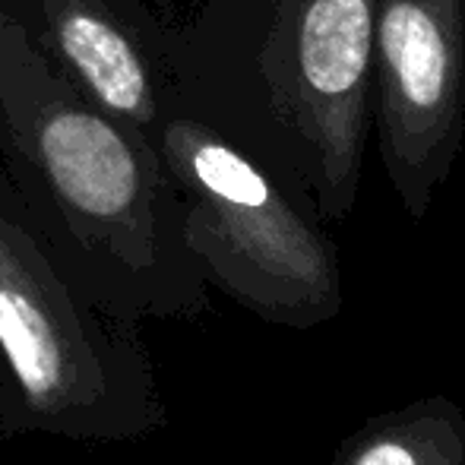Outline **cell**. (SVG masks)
Masks as SVG:
<instances>
[{"label":"cell","instance_id":"7","mask_svg":"<svg viewBox=\"0 0 465 465\" xmlns=\"http://www.w3.org/2000/svg\"><path fill=\"white\" fill-rule=\"evenodd\" d=\"M358 465H415V460L402 447H377Z\"/></svg>","mask_w":465,"mask_h":465},{"label":"cell","instance_id":"6","mask_svg":"<svg viewBox=\"0 0 465 465\" xmlns=\"http://www.w3.org/2000/svg\"><path fill=\"white\" fill-rule=\"evenodd\" d=\"M32 35L48 57L111 117L149 143L174 111L165 23L149 0H25Z\"/></svg>","mask_w":465,"mask_h":465},{"label":"cell","instance_id":"1","mask_svg":"<svg viewBox=\"0 0 465 465\" xmlns=\"http://www.w3.org/2000/svg\"><path fill=\"white\" fill-rule=\"evenodd\" d=\"M25 0H0V165L25 213L104 313H187L203 266L155 146L111 117L32 35Z\"/></svg>","mask_w":465,"mask_h":465},{"label":"cell","instance_id":"8","mask_svg":"<svg viewBox=\"0 0 465 465\" xmlns=\"http://www.w3.org/2000/svg\"><path fill=\"white\" fill-rule=\"evenodd\" d=\"M0 386H4V358H0Z\"/></svg>","mask_w":465,"mask_h":465},{"label":"cell","instance_id":"3","mask_svg":"<svg viewBox=\"0 0 465 465\" xmlns=\"http://www.w3.org/2000/svg\"><path fill=\"white\" fill-rule=\"evenodd\" d=\"M0 437L89 447L143 440L165 418L140 326L104 313L25 213L0 165Z\"/></svg>","mask_w":465,"mask_h":465},{"label":"cell","instance_id":"5","mask_svg":"<svg viewBox=\"0 0 465 465\" xmlns=\"http://www.w3.org/2000/svg\"><path fill=\"white\" fill-rule=\"evenodd\" d=\"M153 146L184 203V234L203 272L213 266L222 276H247L307 253L285 203L292 190L200 117L174 104Z\"/></svg>","mask_w":465,"mask_h":465},{"label":"cell","instance_id":"4","mask_svg":"<svg viewBox=\"0 0 465 465\" xmlns=\"http://www.w3.org/2000/svg\"><path fill=\"white\" fill-rule=\"evenodd\" d=\"M371 124L392 184L424 203L465 140V0H373Z\"/></svg>","mask_w":465,"mask_h":465},{"label":"cell","instance_id":"2","mask_svg":"<svg viewBox=\"0 0 465 465\" xmlns=\"http://www.w3.org/2000/svg\"><path fill=\"white\" fill-rule=\"evenodd\" d=\"M373 0H193L165 23L174 102L292 193L345 206L371 136Z\"/></svg>","mask_w":465,"mask_h":465}]
</instances>
